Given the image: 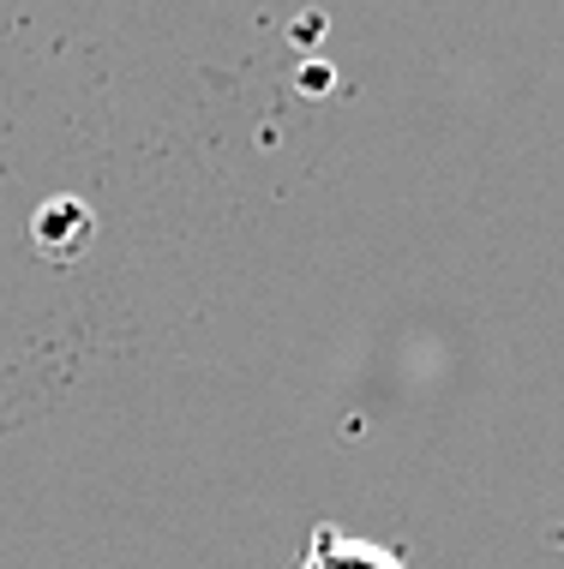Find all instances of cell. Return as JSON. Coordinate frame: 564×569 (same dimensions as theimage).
Segmentation results:
<instances>
[{"mask_svg": "<svg viewBox=\"0 0 564 569\" xmlns=\"http://www.w3.org/2000/svg\"><path fill=\"white\" fill-rule=\"evenodd\" d=\"M295 569H403V558H396L390 546L348 540V533H337V528H318Z\"/></svg>", "mask_w": 564, "mask_h": 569, "instance_id": "6da1fadb", "label": "cell"}]
</instances>
